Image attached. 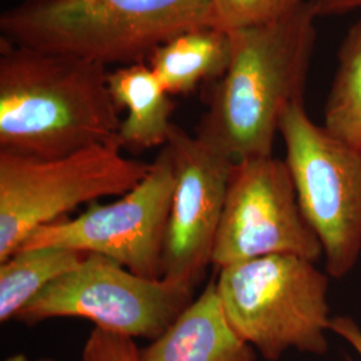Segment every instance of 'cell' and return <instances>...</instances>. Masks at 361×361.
I'll use <instances>...</instances> for the list:
<instances>
[{
  "mask_svg": "<svg viewBox=\"0 0 361 361\" xmlns=\"http://www.w3.org/2000/svg\"><path fill=\"white\" fill-rule=\"evenodd\" d=\"M140 361H256V355L233 329L216 281H210L162 335L140 350Z\"/></svg>",
  "mask_w": 361,
  "mask_h": 361,
  "instance_id": "11",
  "label": "cell"
},
{
  "mask_svg": "<svg viewBox=\"0 0 361 361\" xmlns=\"http://www.w3.org/2000/svg\"><path fill=\"white\" fill-rule=\"evenodd\" d=\"M6 361H30L28 360V357H27L26 355H23V353H16V355H13V356H10V357H7ZM38 361H54L51 359H43V360Z\"/></svg>",
  "mask_w": 361,
  "mask_h": 361,
  "instance_id": "20",
  "label": "cell"
},
{
  "mask_svg": "<svg viewBox=\"0 0 361 361\" xmlns=\"http://www.w3.org/2000/svg\"><path fill=\"white\" fill-rule=\"evenodd\" d=\"M271 255L312 262L324 255L301 210L286 162L273 155L233 164L212 264L221 269Z\"/></svg>",
  "mask_w": 361,
  "mask_h": 361,
  "instance_id": "9",
  "label": "cell"
},
{
  "mask_svg": "<svg viewBox=\"0 0 361 361\" xmlns=\"http://www.w3.org/2000/svg\"><path fill=\"white\" fill-rule=\"evenodd\" d=\"M176 186L168 146L134 189L107 205L92 202L77 219L42 225L19 249L58 246L111 258L129 271L162 279V255Z\"/></svg>",
  "mask_w": 361,
  "mask_h": 361,
  "instance_id": "8",
  "label": "cell"
},
{
  "mask_svg": "<svg viewBox=\"0 0 361 361\" xmlns=\"http://www.w3.org/2000/svg\"><path fill=\"white\" fill-rule=\"evenodd\" d=\"M317 16L307 0L274 23L229 32L231 63L207 86L201 142L233 162L271 157L285 111L304 101Z\"/></svg>",
  "mask_w": 361,
  "mask_h": 361,
  "instance_id": "1",
  "label": "cell"
},
{
  "mask_svg": "<svg viewBox=\"0 0 361 361\" xmlns=\"http://www.w3.org/2000/svg\"><path fill=\"white\" fill-rule=\"evenodd\" d=\"M82 361H140L133 338L94 328L82 350Z\"/></svg>",
  "mask_w": 361,
  "mask_h": 361,
  "instance_id": "17",
  "label": "cell"
},
{
  "mask_svg": "<svg viewBox=\"0 0 361 361\" xmlns=\"http://www.w3.org/2000/svg\"><path fill=\"white\" fill-rule=\"evenodd\" d=\"M89 253L67 247L19 249L0 262V322L7 323L47 285L74 271Z\"/></svg>",
  "mask_w": 361,
  "mask_h": 361,
  "instance_id": "14",
  "label": "cell"
},
{
  "mask_svg": "<svg viewBox=\"0 0 361 361\" xmlns=\"http://www.w3.org/2000/svg\"><path fill=\"white\" fill-rule=\"evenodd\" d=\"M0 46V150L56 158L118 141L106 66L3 38Z\"/></svg>",
  "mask_w": 361,
  "mask_h": 361,
  "instance_id": "2",
  "label": "cell"
},
{
  "mask_svg": "<svg viewBox=\"0 0 361 361\" xmlns=\"http://www.w3.org/2000/svg\"><path fill=\"white\" fill-rule=\"evenodd\" d=\"M280 134L300 207L323 245L326 273L341 279L361 253V147L316 125L304 101L285 111Z\"/></svg>",
  "mask_w": 361,
  "mask_h": 361,
  "instance_id": "6",
  "label": "cell"
},
{
  "mask_svg": "<svg viewBox=\"0 0 361 361\" xmlns=\"http://www.w3.org/2000/svg\"><path fill=\"white\" fill-rule=\"evenodd\" d=\"M176 186L162 255V279L195 286L212 264L233 161L177 125L169 131Z\"/></svg>",
  "mask_w": 361,
  "mask_h": 361,
  "instance_id": "10",
  "label": "cell"
},
{
  "mask_svg": "<svg viewBox=\"0 0 361 361\" xmlns=\"http://www.w3.org/2000/svg\"><path fill=\"white\" fill-rule=\"evenodd\" d=\"M109 89L116 107L128 110L116 135L122 149L142 152L166 145L176 104L150 66H121L109 73Z\"/></svg>",
  "mask_w": 361,
  "mask_h": 361,
  "instance_id": "12",
  "label": "cell"
},
{
  "mask_svg": "<svg viewBox=\"0 0 361 361\" xmlns=\"http://www.w3.org/2000/svg\"><path fill=\"white\" fill-rule=\"evenodd\" d=\"M121 150L118 141L56 158L0 150V262L39 226L82 204L134 189L152 164L126 158Z\"/></svg>",
  "mask_w": 361,
  "mask_h": 361,
  "instance_id": "5",
  "label": "cell"
},
{
  "mask_svg": "<svg viewBox=\"0 0 361 361\" xmlns=\"http://www.w3.org/2000/svg\"><path fill=\"white\" fill-rule=\"evenodd\" d=\"M304 1L307 0H210L216 27L228 32L274 23Z\"/></svg>",
  "mask_w": 361,
  "mask_h": 361,
  "instance_id": "16",
  "label": "cell"
},
{
  "mask_svg": "<svg viewBox=\"0 0 361 361\" xmlns=\"http://www.w3.org/2000/svg\"><path fill=\"white\" fill-rule=\"evenodd\" d=\"M328 285L314 262L292 255L235 262L221 268L216 280L233 329L269 361L292 348L326 352Z\"/></svg>",
  "mask_w": 361,
  "mask_h": 361,
  "instance_id": "4",
  "label": "cell"
},
{
  "mask_svg": "<svg viewBox=\"0 0 361 361\" xmlns=\"http://www.w3.org/2000/svg\"><path fill=\"white\" fill-rule=\"evenodd\" d=\"M319 15L343 13L361 8V0H308Z\"/></svg>",
  "mask_w": 361,
  "mask_h": 361,
  "instance_id": "19",
  "label": "cell"
},
{
  "mask_svg": "<svg viewBox=\"0 0 361 361\" xmlns=\"http://www.w3.org/2000/svg\"><path fill=\"white\" fill-rule=\"evenodd\" d=\"M232 40L214 26L185 31L158 47L147 61L170 95H186L212 85L231 63Z\"/></svg>",
  "mask_w": 361,
  "mask_h": 361,
  "instance_id": "13",
  "label": "cell"
},
{
  "mask_svg": "<svg viewBox=\"0 0 361 361\" xmlns=\"http://www.w3.org/2000/svg\"><path fill=\"white\" fill-rule=\"evenodd\" d=\"M194 286L147 279L119 262L89 253L74 271L39 292L15 320L34 325L58 317H82L97 328L155 340L193 301Z\"/></svg>",
  "mask_w": 361,
  "mask_h": 361,
  "instance_id": "7",
  "label": "cell"
},
{
  "mask_svg": "<svg viewBox=\"0 0 361 361\" xmlns=\"http://www.w3.org/2000/svg\"><path fill=\"white\" fill-rule=\"evenodd\" d=\"M324 128L361 147V22L349 31L324 110Z\"/></svg>",
  "mask_w": 361,
  "mask_h": 361,
  "instance_id": "15",
  "label": "cell"
},
{
  "mask_svg": "<svg viewBox=\"0 0 361 361\" xmlns=\"http://www.w3.org/2000/svg\"><path fill=\"white\" fill-rule=\"evenodd\" d=\"M214 26L210 0H23L0 16L3 39L92 62L145 63L177 35Z\"/></svg>",
  "mask_w": 361,
  "mask_h": 361,
  "instance_id": "3",
  "label": "cell"
},
{
  "mask_svg": "<svg viewBox=\"0 0 361 361\" xmlns=\"http://www.w3.org/2000/svg\"><path fill=\"white\" fill-rule=\"evenodd\" d=\"M329 331L343 337L361 356V329L353 319L348 316H336L331 319Z\"/></svg>",
  "mask_w": 361,
  "mask_h": 361,
  "instance_id": "18",
  "label": "cell"
}]
</instances>
